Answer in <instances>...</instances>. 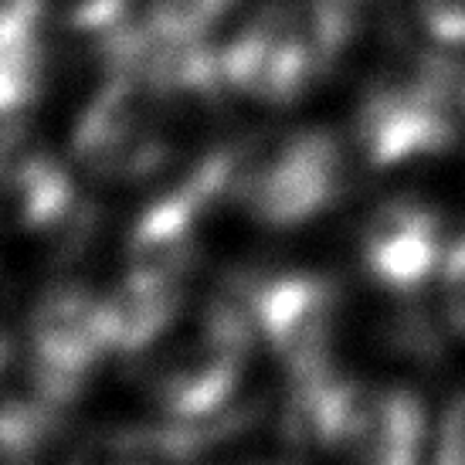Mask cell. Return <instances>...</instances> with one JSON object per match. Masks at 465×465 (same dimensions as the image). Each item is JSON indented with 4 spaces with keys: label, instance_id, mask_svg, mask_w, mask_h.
Masks as SVG:
<instances>
[{
    "label": "cell",
    "instance_id": "cell-1",
    "mask_svg": "<svg viewBox=\"0 0 465 465\" xmlns=\"http://www.w3.org/2000/svg\"><path fill=\"white\" fill-rule=\"evenodd\" d=\"M255 326L242 302L211 299L183 306L133 353V377L170 421L201 425L232 411L245 384Z\"/></svg>",
    "mask_w": 465,
    "mask_h": 465
},
{
    "label": "cell",
    "instance_id": "cell-2",
    "mask_svg": "<svg viewBox=\"0 0 465 465\" xmlns=\"http://www.w3.org/2000/svg\"><path fill=\"white\" fill-rule=\"evenodd\" d=\"M357 17L343 0H272L218 48L224 85L255 103H296L343 54Z\"/></svg>",
    "mask_w": 465,
    "mask_h": 465
},
{
    "label": "cell",
    "instance_id": "cell-3",
    "mask_svg": "<svg viewBox=\"0 0 465 465\" xmlns=\"http://www.w3.org/2000/svg\"><path fill=\"white\" fill-rule=\"evenodd\" d=\"M194 109L143 65L109 62V75L75 119L78 167L109 183L160 177L177 160L181 126Z\"/></svg>",
    "mask_w": 465,
    "mask_h": 465
},
{
    "label": "cell",
    "instance_id": "cell-4",
    "mask_svg": "<svg viewBox=\"0 0 465 465\" xmlns=\"http://www.w3.org/2000/svg\"><path fill=\"white\" fill-rule=\"evenodd\" d=\"M296 431L343 465H421L431 445L425 404L404 384L340 371L292 381Z\"/></svg>",
    "mask_w": 465,
    "mask_h": 465
},
{
    "label": "cell",
    "instance_id": "cell-5",
    "mask_svg": "<svg viewBox=\"0 0 465 465\" xmlns=\"http://www.w3.org/2000/svg\"><path fill=\"white\" fill-rule=\"evenodd\" d=\"M462 82L445 54H414L377 72L353 113V146L374 170H408L459 140Z\"/></svg>",
    "mask_w": 465,
    "mask_h": 465
},
{
    "label": "cell",
    "instance_id": "cell-6",
    "mask_svg": "<svg viewBox=\"0 0 465 465\" xmlns=\"http://www.w3.org/2000/svg\"><path fill=\"white\" fill-rule=\"evenodd\" d=\"M350 153L320 126L272 133L234 153V204L269 228L310 224L343 197Z\"/></svg>",
    "mask_w": 465,
    "mask_h": 465
},
{
    "label": "cell",
    "instance_id": "cell-7",
    "mask_svg": "<svg viewBox=\"0 0 465 465\" xmlns=\"http://www.w3.org/2000/svg\"><path fill=\"white\" fill-rule=\"evenodd\" d=\"M245 312L255 336L292 381L336 371V343L343 330V292L323 272H269L248 289Z\"/></svg>",
    "mask_w": 465,
    "mask_h": 465
},
{
    "label": "cell",
    "instance_id": "cell-8",
    "mask_svg": "<svg viewBox=\"0 0 465 465\" xmlns=\"http://www.w3.org/2000/svg\"><path fill=\"white\" fill-rule=\"evenodd\" d=\"M35 388L72 401L109 357H119L109 296L85 285H54L38 299L25 330Z\"/></svg>",
    "mask_w": 465,
    "mask_h": 465
},
{
    "label": "cell",
    "instance_id": "cell-9",
    "mask_svg": "<svg viewBox=\"0 0 465 465\" xmlns=\"http://www.w3.org/2000/svg\"><path fill=\"white\" fill-rule=\"evenodd\" d=\"M445 252V224L414 197H391L377 204L361 228V265L388 296L411 299L428 285H439Z\"/></svg>",
    "mask_w": 465,
    "mask_h": 465
},
{
    "label": "cell",
    "instance_id": "cell-10",
    "mask_svg": "<svg viewBox=\"0 0 465 465\" xmlns=\"http://www.w3.org/2000/svg\"><path fill=\"white\" fill-rule=\"evenodd\" d=\"M78 214L72 170L21 130L0 133V232L52 234Z\"/></svg>",
    "mask_w": 465,
    "mask_h": 465
},
{
    "label": "cell",
    "instance_id": "cell-11",
    "mask_svg": "<svg viewBox=\"0 0 465 465\" xmlns=\"http://www.w3.org/2000/svg\"><path fill=\"white\" fill-rule=\"evenodd\" d=\"M52 68V31L21 0H0V119L38 103Z\"/></svg>",
    "mask_w": 465,
    "mask_h": 465
},
{
    "label": "cell",
    "instance_id": "cell-12",
    "mask_svg": "<svg viewBox=\"0 0 465 465\" xmlns=\"http://www.w3.org/2000/svg\"><path fill=\"white\" fill-rule=\"evenodd\" d=\"M238 0H146L140 27L160 41H207V35L234 11Z\"/></svg>",
    "mask_w": 465,
    "mask_h": 465
},
{
    "label": "cell",
    "instance_id": "cell-13",
    "mask_svg": "<svg viewBox=\"0 0 465 465\" xmlns=\"http://www.w3.org/2000/svg\"><path fill=\"white\" fill-rule=\"evenodd\" d=\"M48 31L109 38L126 27L133 0H21Z\"/></svg>",
    "mask_w": 465,
    "mask_h": 465
},
{
    "label": "cell",
    "instance_id": "cell-14",
    "mask_svg": "<svg viewBox=\"0 0 465 465\" xmlns=\"http://www.w3.org/2000/svg\"><path fill=\"white\" fill-rule=\"evenodd\" d=\"M439 299L449 330L465 336V234L449 242V252H445L439 272Z\"/></svg>",
    "mask_w": 465,
    "mask_h": 465
},
{
    "label": "cell",
    "instance_id": "cell-15",
    "mask_svg": "<svg viewBox=\"0 0 465 465\" xmlns=\"http://www.w3.org/2000/svg\"><path fill=\"white\" fill-rule=\"evenodd\" d=\"M418 25L441 48H465V0H414Z\"/></svg>",
    "mask_w": 465,
    "mask_h": 465
},
{
    "label": "cell",
    "instance_id": "cell-16",
    "mask_svg": "<svg viewBox=\"0 0 465 465\" xmlns=\"http://www.w3.org/2000/svg\"><path fill=\"white\" fill-rule=\"evenodd\" d=\"M435 465H465V394L449 404L441 414L439 431H435V449H431Z\"/></svg>",
    "mask_w": 465,
    "mask_h": 465
},
{
    "label": "cell",
    "instance_id": "cell-17",
    "mask_svg": "<svg viewBox=\"0 0 465 465\" xmlns=\"http://www.w3.org/2000/svg\"><path fill=\"white\" fill-rule=\"evenodd\" d=\"M82 465H163V452L153 445V439L123 441L109 455H92Z\"/></svg>",
    "mask_w": 465,
    "mask_h": 465
},
{
    "label": "cell",
    "instance_id": "cell-18",
    "mask_svg": "<svg viewBox=\"0 0 465 465\" xmlns=\"http://www.w3.org/2000/svg\"><path fill=\"white\" fill-rule=\"evenodd\" d=\"M7 357H11V343H7V336L0 330V374H4V367H7Z\"/></svg>",
    "mask_w": 465,
    "mask_h": 465
},
{
    "label": "cell",
    "instance_id": "cell-19",
    "mask_svg": "<svg viewBox=\"0 0 465 465\" xmlns=\"http://www.w3.org/2000/svg\"><path fill=\"white\" fill-rule=\"evenodd\" d=\"M462 116H465V82H462Z\"/></svg>",
    "mask_w": 465,
    "mask_h": 465
}]
</instances>
